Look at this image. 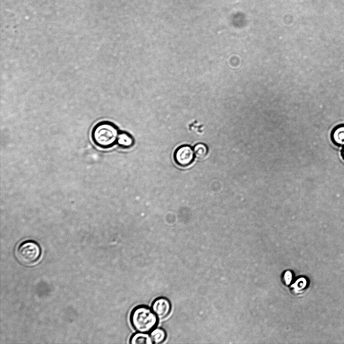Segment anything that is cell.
I'll return each instance as SVG.
<instances>
[{"instance_id":"obj_10","label":"cell","mask_w":344,"mask_h":344,"mask_svg":"<svg viewBox=\"0 0 344 344\" xmlns=\"http://www.w3.org/2000/svg\"><path fill=\"white\" fill-rule=\"evenodd\" d=\"M195 158L203 159L209 153V148L205 144L201 143H197L193 147Z\"/></svg>"},{"instance_id":"obj_3","label":"cell","mask_w":344,"mask_h":344,"mask_svg":"<svg viewBox=\"0 0 344 344\" xmlns=\"http://www.w3.org/2000/svg\"><path fill=\"white\" fill-rule=\"evenodd\" d=\"M41 252L40 247L36 242L28 240L19 244L16 250V256L21 263L31 265L39 260Z\"/></svg>"},{"instance_id":"obj_4","label":"cell","mask_w":344,"mask_h":344,"mask_svg":"<svg viewBox=\"0 0 344 344\" xmlns=\"http://www.w3.org/2000/svg\"><path fill=\"white\" fill-rule=\"evenodd\" d=\"M173 157L178 166L188 167L193 162L195 158L193 148L189 145H181L175 150Z\"/></svg>"},{"instance_id":"obj_9","label":"cell","mask_w":344,"mask_h":344,"mask_svg":"<svg viewBox=\"0 0 344 344\" xmlns=\"http://www.w3.org/2000/svg\"><path fill=\"white\" fill-rule=\"evenodd\" d=\"M153 343H161L167 338L166 331L162 327H156L150 333Z\"/></svg>"},{"instance_id":"obj_5","label":"cell","mask_w":344,"mask_h":344,"mask_svg":"<svg viewBox=\"0 0 344 344\" xmlns=\"http://www.w3.org/2000/svg\"><path fill=\"white\" fill-rule=\"evenodd\" d=\"M151 307L159 319H164L170 315L172 304L168 298L159 296L152 301Z\"/></svg>"},{"instance_id":"obj_1","label":"cell","mask_w":344,"mask_h":344,"mask_svg":"<svg viewBox=\"0 0 344 344\" xmlns=\"http://www.w3.org/2000/svg\"><path fill=\"white\" fill-rule=\"evenodd\" d=\"M159 318L151 307L145 304L135 306L129 314V322L136 331L150 333L157 327Z\"/></svg>"},{"instance_id":"obj_8","label":"cell","mask_w":344,"mask_h":344,"mask_svg":"<svg viewBox=\"0 0 344 344\" xmlns=\"http://www.w3.org/2000/svg\"><path fill=\"white\" fill-rule=\"evenodd\" d=\"M134 144V139L130 134L124 131L119 132L117 144L120 147L123 149H129L131 148Z\"/></svg>"},{"instance_id":"obj_6","label":"cell","mask_w":344,"mask_h":344,"mask_svg":"<svg viewBox=\"0 0 344 344\" xmlns=\"http://www.w3.org/2000/svg\"><path fill=\"white\" fill-rule=\"evenodd\" d=\"M332 143L338 147H344V124H339L333 128L331 132Z\"/></svg>"},{"instance_id":"obj_7","label":"cell","mask_w":344,"mask_h":344,"mask_svg":"<svg viewBox=\"0 0 344 344\" xmlns=\"http://www.w3.org/2000/svg\"><path fill=\"white\" fill-rule=\"evenodd\" d=\"M129 343L130 344H152L153 341L149 333L136 331L132 334L129 337Z\"/></svg>"},{"instance_id":"obj_11","label":"cell","mask_w":344,"mask_h":344,"mask_svg":"<svg viewBox=\"0 0 344 344\" xmlns=\"http://www.w3.org/2000/svg\"><path fill=\"white\" fill-rule=\"evenodd\" d=\"M341 155L342 156V159L344 160V147L341 151Z\"/></svg>"},{"instance_id":"obj_2","label":"cell","mask_w":344,"mask_h":344,"mask_svg":"<svg viewBox=\"0 0 344 344\" xmlns=\"http://www.w3.org/2000/svg\"><path fill=\"white\" fill-rule=\"evenodd\" d=\"M119 131L117 127L108 121L96 123L91 131L93 143L102 149H108L117 144Z\"/></svg>"}]
</instances>
